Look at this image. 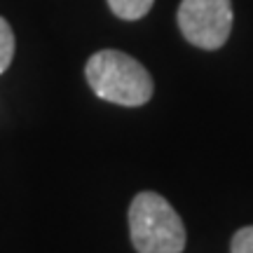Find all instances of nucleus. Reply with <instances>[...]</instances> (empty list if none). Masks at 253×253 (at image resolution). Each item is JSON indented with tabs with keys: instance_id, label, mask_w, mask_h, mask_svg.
<instances>
[{
	"instance_id": "obj_6",
	"label": "nucleus",
	"mask_w": 253,
	"mask_h": 253,
	"mask_svg": "<svg viewBox=\"0 0 253 253\" xmlns=\"http://www.w3.org/2000/svg\"><path fill=\"white\" fill-rule=\"evenodd\" d=\"M232 253H253V225H246L242 230H237L230 244Z\"/></svg>"
},
{
	"instance_id": "obj_2",
	"label": "nucleus",
	"mask_w": 253,
	"mask_h": 253,
	"mask_svg": "<svg viewBox=\"0 0 253 253\" xmlns=\"http://www.w3.org/2000/svg\"><path fill=\"white\" fill-rule=\"evenodd\" d=\"M129 235L138 253H183L185 227L176 209L157 192H138L129 207Z\"/></svg>"
},
{
	"instance_id": "obj_3",
	"label": "nucleus",
	"mask_w": 253,
	"mask_h": 253,
	"mask_svg": "<svg viewBox=\"0 0 253 253\" xmlns=\"http://www.w3.org/2000/svg\"><path fill=\"white\" fill-rule=\"evenodd\" d=\"M230 0H183L178 5V28L190 45L199 49H220L232 31Z\"/></svg>"
},
{
	"instance_id": "obj_4",
	"label": "nucleus",
	"mask_w": 253,
	"mask_h": 253,
	"mask_svg": "<svg viewBox=\"0 0 253 253\" xmlns=\"http://www.w3.org/2000/svg\"><path fill=\"white\" fill-rule=\"evenodd\" d=\"M153 2L155 0H108V7L118 19L136 21V19L145 17L150 12Z\"/></svg>"
},
{
	"instance_id": "obj_1",
	"label": "nucleus",
	"mask_w": 253,
	"mask_h": 253,
	"mask_svg": "<svg viewBox=\"0 0 253 253\" xmlns=\"http://www.w3.org/2000/svg\"><path fill=\"white\" fill-rule=\"evenodd\" d=\"M84 78L91 91L103 101L136 108L153 99V78L145 66L120 49H101L89 56Z\"/></svg>"
},
{
	"instance_id": "obj_5",
	"label": "nucleus",
	"mask_w": 253,
	"mask_h": 253,
	"mask_svg": "<svg viewBox=\"0 0 253 253\" xmlns=\"http://www.w3.org/2000/svg\"><path fill=\"white\" fill-rule=\"evenodd\" d=\"M12 59H14V33L7 19L0 17V73L7 71Z\"/></svg>"
}]
</instances>
